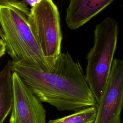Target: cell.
<instances>
[{"instance_id":"8","label":"cell","mask_w":123,"mask_h":123,"mask_svg":"<svg viewBox=\"0 0 123 123\" xmlns=\"http://www.w3.org/2000/svg\"><path fill=\"white\" fill-rule=\"evenodd\" d=\"M12 60H9L0 71V123L11 113L13 101Z\"/></svg>"},{"instance_id":"3","label":"cell","mask_w":123,"mask_h":123,"mask_svg":"<svg viewBox=\"0 0 123 123\" xmlns=\"http://www.w3.org/2000/svg\"><path fill=\"white\" fill-rule=\"evenodd\" d=\"M118 30V23L112 17H107L97 25L94 45L87 55L86 79L97 103L110 74L117 47Z\"/></svg>"},{"instance_id":"11","label":"cell","mask_w":123,"mask_h":123,"mask_svg":"<svg viewBox=\"0 0 123 123\" xmlns=\"http://www.w3.org/2000/svg\"><path fill=\"white\" fill-rule=\"evenodd\" d=\"M22 1L27 5H29L31 7H32L39 3L41 0H23Z\"/></svg>"},{"instance_id":"14","label":"cell","mask_w":123,"mask_h":123,"mask_svg":"<svg viewBox=\"0 0 123 123\" xmlns=\"http://www.w3.org/2000/svg\"></svg>"},{"instance_id":"12","label":"cell","mask_w":123,"mask_h":123,"mask_svg":"<svg viewBox=\"0 0 123 123\" xmlns=\"http://www.w3.org/2000/svg\"><path fill=\"white\" fill-rule=\"evenodd\" d=\"M9 0H0V5L4 3L7 1H8Z\"/></svg>"},{"instance_id":"6","label":"cell","mask_w":123,"mask_h":123,"mask_svg":"<svg viewBox=\"0 0 123 123\" xmlns=\"http://www.w3.org/2000/svg\"><path fill=\"white\" fill-rule=\"evenodd\" d=\"M13 101L9 123H46V111L39 98L13 72Z\"/></svg>"},{"instance_id":"9","label":"cell","mask_w":123,"mask_h":123,"mask_svg":"<svg viewBox=\"0 0 123 123\" xmlns=\"http://www.w3.org/2000/svg\"><path fill=\"white\" fill-rule=\"evenodd\" d=\"M97 112L96 106H90L63 117L50 120L48 123H94Z\"/></svg>"},{"instance_id":"2","label":"cell","mask_w":123,"mask_h":123,"mask_svg":"<svg viewBox=\"0 0 123 123\" xmlns=\"http://www.w3.org/2000/svg\"><path fill=\"white\" fill-rule=\"evenodd\" d=\"M22 0H9L0 5L1 39L12 61L39 70L54 69L44 56L28 22L30 9Z\"/></svg>"},{"instance_id":"5","label":"cell","mask_w":123,"mask_h":123,"mask_svg":"<svg viewBox=\"0 0 123 123\" xmlns=\"http://www.w3.org/2000/svg\"><path fill=\"white\" fill-rule=\"evenodd\" d=\"M96 107L94 123H120L123 108V60H113L107 83Z\"/></svg>"},{"instance_id":"1","label":"cell","mask_w":123,"mask_h":123,"mask_svg":"<svg viewBox=\"0 0 123 123\" xmlns=\"http://www.w3.org/2000/svg\"><path fill=\"white\" fill-rule=\"evenodd\" d=\"M12 68L41 101L59 111H77L97 105L80 62L74 61L68 52L60 54L52 71L12 61Z\"/></svg>"},{"instance_id":"7","label":"cell","mask_w":123,"mask_h":123,"mask_svg":"<svg viewBox=\"0 0 123 123\" xmlns=\"http://www.w3.org/2000/svg\"><path fill=\"white\" fill-rule=\"evenodd\" d=\"M114 0H70L65 18L68 27L76 29L88 22Z\"/></svg>"},{"instance_id":"13","label":"cell","mask_w":123,"mask_h":123,"mask_svg":"<svg viewBox=\"0 0 123 123\" xmlns=\"http://www.w3.org/2000/svg\"><path fill=\"white\" fill-rule=\"evenodd\" d=\"M2 29L1 28V26L0 25V37H1V36L2 35Z\"/></svg>"},{"instance_id":"10","label":"cell","mask_w":123,"mask_h":123,"mask_svg":"<svg viewBox=\"0 0 123 123\" xmlns=\"http://www.w3.org/2000/svg\"><path fill=\"white\" fill-rule=\"evenodd\" d=\"M6 52L5 44L2 39H0V58L5 54Z\"/></svg>"},{"instance_id":"4","label":"cell","mask_w":123,"mask_h":123,"mask_svg":"<svg viewBox=\"0 0 123 123\" xmlns=\"http://www.w3.org/2000/svg\"><path fill=\"white\" fill-rule=\"evenodd\" d=\"M27 20L44 56L54 66L61 53L62 37L57 6L53 0H41L31 8Z\"/></svg>"}]
</instances>
